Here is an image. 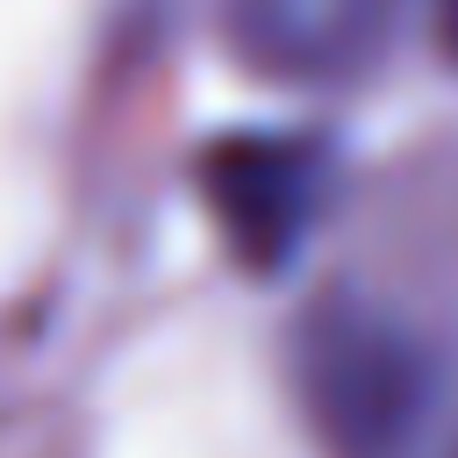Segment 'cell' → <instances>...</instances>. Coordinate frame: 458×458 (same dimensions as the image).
Returning <instances> with one entry per match:
<instances>
[{"label":"cell","mask_w":458,"mask_h":458,"mask_svg":"<svg viewBox=\"0 0 458 458\" xmlns=\"http://www.w3.org/2000/svg\"><path fill=\"white\" fill-rule=\"evenodd\" d=\"M293 394L336 458H401L437 401V351L394 308L322 293L293 322Z\"/></svg>","instance_id":"cell-1"},{"label":"cell","mask_w":458,"mask_h":458,"mask_svg":"<svg viewBox=\"0 0 458 458\" xmlns=\"http://www.w3.org/2000/svg\"><path fill=\"white\" fill-rule=\"evenodd\" d=\"M401 0H229L236 50L293 86H336L358 79L386 36Z\"/></svg>","instance_id":"cell-3"},{"label":"cell","mask_w":458,"mask_h":458,"mask_svg":"<svg viewBox=\"0 0 458 458\" xmlns=\"http://www.w3.org/2000/svg\"><path fill=\"white\" fill-rule=\"evenodd\" d=\"M437 29H444V43H451V57H458V0H437Z\"/></svg>","instance_id":"cell-4"},{"label":"cell","mask_w":458,"mask_h":458,"mask_svg":"<svg viewBox=\"0 0 458 458\" xmlns=\"http://www.w3.org/2000/svg\"><path fill=\"white\" fill-rule=\"evenodd\" d=\"M329 186H336V157L322 136L301 129H243L200 157V193L215 208V229L250 272L293 265V250L329 208Z\"/></svg>","instance_id":"cell-2"}]
</instances>
